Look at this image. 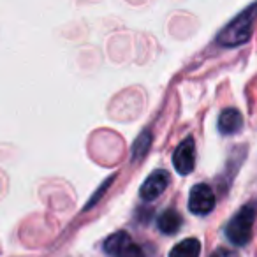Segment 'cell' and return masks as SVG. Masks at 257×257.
<instances>
[{"label":"cell","mask_w":257,"mask_h":257,"mask_svg":"<svg viewBox=\"0 0 257 257\" xmlns=\"http://www.w3.org/2000/svg\"><path fill=\"white\" fill-rule=\"evenodd\" d=\"M257 215V206L253 203L245 204L234 217L229 220L225 227V236L234 245H245L252 236V225Z\"/></svg>","instance_id":"obj_1"},{"label":"cell","mask_w":257,"mask_h":257,"mask_svg":"<svg viewBox=\"0 0 257 257\" xmlns=\"http://www.w3.org/2000/svg\"><path fill=\"white\" fill-rule=\"evenodd\" d=\"M257 16V4L252 6L248 11L241 13L232 23H229L218 36V43L224 46H236V44H243L250 37L252 32V23Z\"/></svg>","instance_id":"obj_2"},{"label":"cell","mask_w":257,"mask_h":257,"mask_svg":"<svg viewBox=\"0 0 257 257\" xmlns=\"http://www.w3.org/2000/svg\"><path fill=\"white\" fill-rule=\"evenodd\" d=\"M104 250L113 257H145L141 246H138L125 231H118L111 234L104 241Z\"/></svg>","instance_id":"obj_3"},{"label":"cell","mask_w":257,"mask_h":257,"mask_svg":"<svg viewBox=\"0 0 257 257\" xmlns=\"http://www.w3.org/2000/svg\"><path fill=\"white\" fill-rule=\"evenodd\" d=\"M215 208L213 190L206 183H197L192 187L189 196V210L194 215H208Z\"/></svg>","instance_id":"obj_4"},{"label":"cell","mask_w":257,"mask_h":257,"mask_svg":"<svg viewBox=\"0 0 257 257\" xmlns=\"http://www.w3.org/2000/svg\"><path fill=\"white\" fill-rule=\"evenodd\" d=\"M196 152H194V141L192 138H187L183 143L178 145V148L173 154V166L180 175H190L196 162Z\"/></svg>","instance_id":"obj_5"},{"label":"cell","mask_w":257,"mask_h":257,"mask_svg":"<svg viewBox=\"0 0 257 257\" xmlns=\"http://www.w3.org/2000/svg\"><path fill=\"white\" fill-rule=\"evenodd\" d=\"M169 185V175L164 169H157L155 173H152L147 180H145L143 187H141L140 194L145 201H154L168 189Z\"/></svg>","instance_id":"obj_6"},{"label":"cell","mask_w":257,"mask_h":257,"mask_svg":"<svg viewBox=\"0 0 257 257\" xmlns=\"http://www.w3.org/2000/svg\"><path fill=\"white\" fill-rule=\"evenodd\" d=\"M243 125V116L238 109L229 107L224 109L218 116V131L222 134H236Z\"/></svg>","instance_id":"obj_7"},{"label":"cell","mask_w":257,"mask_h":257,"mask_svg":"<svg viewBox=\"0 0 257 257\" xmlns=\"http://www.w3.org/2000/svg\"><path fill=\"white\" fill-rule=\"evenodd\" d=\"M182 225V217L176 213L175 210H166L159 215L157 218V227L161 229L164 234H175Z\"/></svg>","instance_id":"obj_8"},{"label":"cell","mask_w":257,"mask_h":257,"mask_svg":"<svg viewBox=\"0 0 257 257\" xmlns=\"http://www.w3.org/2000/svg\"><path fill=\"white\" fill-rule=\"evenodd\" d=\"M201 253V243L196 238H187L182 243L173 246L169 252V257H199Z\"/></svg>","instance_id":"obj_9"},{"label":"cell","mask_w":257,"mask_h":257,"mask_svg":"<svg viewBox=\"0 0 257 257\" xmlns=\"http://www.w3.org/2000/svg\"><path fill=\"white\" fill-rule=\"evenodd\" d=\"M150 147V133H143V136L138 138L136 145H134V159L138 157H143L145 152H147V148Z\"/></svg>","instance_id":"obj_10"},{"label":"cell","mask_w":257,"mask_h":257,"mask_svg":"<svg viewBox=\"0 0 257 257\" xmlns=\"http://www.w3.org/2000/svg\"><path fill=\"white\" fill-rule=\"evenodd\" d=\"M211 257H238L232 250H225V248H217L215 253H211Z\"/></svg>","instance_id":"obj_11"}]
</instances>
